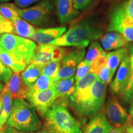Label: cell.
<instances>
[{
    "label": "cell",
    "mask_w": 133,
    "mask_h": 133,
    "mask_svg": "<svg viewBox=\"0 0 133 133\" xmlns=\"http://www.w3.org/2000/svg\"><path fill=\"white\" fill-rule=\"evenodd\" d=\"M65 100L57 99L43 116L45 129L50 133H82L80 123L70 112Z\"/></svg>",
    "instance_id": "6da1fadb"
},
{
    "label": "cell",
    "mask_w": 133,
    "mask_h": 133,
    "mask_svg": "<svg viewBox=\"0 0 133 133\" xmlns=\"http://www.w3.org/2000/svg\"><path fill=\"white\" fill-rule=\"evenodd\" d=\"M103 33L102 30L92 21L84 20L71 26L51 44L61 47L85 48L90 42L102 37Z\"/></svg>",
    "instance_id": "7a4b0ae2"
},
{
    "label": "cell",
    "mask_w": 133,
    "mask_h": 133,
    "mask_svg": "<svg viewBox=\"0 0 133 133\" xmlns=\"http://www.w3.org/2000/svg\"><path fill=\"white\" fill-rule=\"evenodd\" d=\"M6 126L24 132H34L41 128V123L32 105L24 99H15Z\"/></svg>",
    "instance_id": "3957f363"
},
{
    "label": "cell",
    "mask_w": 133,
    "mask_h": 133,
    "mask_svg": "<svg viewBox=\"0 0 133 133\" xmlns=\"http://www.w3.org/2000/svg\"><path fill=\"white\" fill-rule=\"evenodd\" d=\"M37 44L27 38L11 33L0 36V48L18 62L29 65Z\"/></svg>",
    "instance_id": "277c9868"
},
{
    "label": "cell",
    "mask_w": 133,
    "mask_h": 133,
    "mask_svg": "<svg viewBox=\"0 0 133 133\" xmlns=\"http://www.w3.org/2000/svg\"><path fill=\"white\" fill-rule=\"evenodd\" d=\"M107 85L99 78L91 88L89 97L74 108L79 114L88 117H94L101 112L105 102Z\"/></svg>",
    "instance_id": "5b68a950"
},
{
    "label": "cell",
    "mask_w": 133,
    "mask_h": 133,
    "mask_svg": "<svg viewBox=\"0 0 133 133\" xmlns=\"http://www.w3.org/2000/svg\"><path fill=\"white\" fill-rule=\"evenodd\" d=\"M54 10L50 0H42L30 7L20 9L19 17L32 25L39 26L46 24Z\"/></svg>",
    "instance_id": "8992f818"
},
{
    "label": "cell",
    "mask_w": 133,
    "mask_h": 133,
    "mask_svg": "<svg viewBox=\"0 0 133 133\" xmlns=\"http://www.w3.org/2000/svg\"><path fill=\"white\" fill-rule=\"evenodd\" d=\"M66 54V49L54 44H39L33 52L30 64L44 65L54 61H62Z\"/></svg>",
    "instance_id": "52a82bcc"
},
{
    "label": "cell",
    "mask_w": 133,
    "mask_h": 133,
    "mask_svg": "<svg viewBox=\"0 0 133 133\" xmlns=\"http://www.w3.org/2000/svg\"><path fill=\"white\" fill-rule=\"evenodd\" d=\"M130 70L131 62L129 53L119 65L115 77L110 85L109 91L111 96L120 98L123 101L124 92L129 83Z\"/></svg>",
    "instance_id": "ba28073f"
},
{
    "label": "cell",
    "mask_w": 133,
    "mask_h": 133,
    "mask_svg": "<svg viewBox=\"0 0 133 133\" xmlns=\"http://www.w3.org/2000/svg\"><path fill=\"white\" fill-rule=\"evenodd\" d=\"M58 99L52 85L46 90L36 93H28L26 100L43 117Z\"/></svg>",
    "instance_id": "9c48e42d"
},
{
    "label": "cell",
    "mask_w": 133,
    "mask_h": 133,
    "mask_svg": "<svg viewBox=\"0 0 133 133\" xmlns=\"http://www.w3.org/2000/svg\"><path fill=\"white\" fill-rule=\"evenodd\" d=\"M85 54L84 48H78L66 54L61 61L59 70L54 81L74 76L78 65L82 61Z\"/></svg>",
    "instance_id": "30bf717a"
},
{
    "label": "cell",
    "mask_w": 133,
    "mask_h": 133,
    "mask_svg": "<svg viewBox=\"0 0 133 133\" xmlns=\"http://www.w3.org/2000/svg\"><path fill=\"white\" fill-rule=\"evenodd\" d=\"M105 113L109 123L114 126H123L129 116L126 110L119 102L116 97L112 96L108 99Z\"/></svg>",
    "instance_id": "8fae6325"
},
{
    "label": "cell",
    "mask_w": 133,
    "mask_h": 133,
    "mask_svg": "<svg viewBox=\"0 0 133 133\" xmlns=\"http://www.w3.org/2000/svg\"><path fill=\"white\" fill-rule=\"evenodd\" d=\"M97 78V75L89 72L83 78L75 83V92L69 97L73 107L84 102L89 97L92 86Z\"/></svg>",
    "instance_id": "7c38bea8"
},
{
    "label": "cell",
    "mask_w": 133,
    "mask_h": 133,
    "mask_svg": "<svg viewBox=\"0 0 133 133\" xmlns=\"http://www.w3.org/2000/svg\"><path fill=\"white\" fill-rule=\"evenodd\" d=\"M3 88L15 99H26L29 91V87L25 84L20 73H15Z\"/></svg>",
    "instance_id": "4fadbf2b"
},
{
    "label": "cell",
    "mask_w": 133,
    "mask_h": 133,
    "mask_svg": "<svg viewBox=\"0 0 133 133\" xmlns=\"http://www.w3.org/2000/svg\"><path fill=\"white\" fill-rule=\"evenodd\" d=\"M66 31V26L37 29L35 30L32 39L39 44H50L61 37Z\"/></svg>",
    "instance_id": "5bb4252c"
},
{
    "label": "cell",
    "mask_w": 133,
    "mask_h": 133,
    "mask_svg": "<svg viewBox=\"0 0 133 133\" xmlns=\"http://www.w3.org/2000/svg\"><path fill=\"white\" fill-rule=\"evenodd\" d=\"M56 12L60 22L65 24L76 19L79 11L75 8L72 0H55Z\"/></svg>",
    "instance_id": "9a60e30c"
},
{
    "label": "cell",
    "mask_w": 133,
    "mask_h": 133,
    "mask_svg": "<svg viewBox=\"0 0 133 133\" xmlns=\"http://www.w3.org/2000/svg\"><path fill=\"white\" fill-rule=\"evenodd\" d=\"M112 128L105 115L98 114L88 123L82 133H108Z\"/></svg>",
    "instance_id": "2e32d148"
},
{
    "label": "cell",
    "mask_w": 133,
    "mask_h": 133,
    "mask_svg": "<svg viewBox=\"0 0 133 133\" xmlns=\"http://www.w3.org/2000/svg\"><path fill=\"white\" fill-rule=\"evenodd\" d=\"M52 86L57 94L58 99H69L75 91V76L54 81Z\"/></svg>",
    "instance_id": "e0dca14e"
},
{
    "label": "cell",
    "mask_w": 133,
    "mask_h": 133,
    "mask_svg": "<svg viewBox=\"0 0 133 133\" xmlns=\"http://www.w3.org/2000/svg\"><path fill=\"white\" fill-rule=\"evenodd\" d=\"M100 40L102 48L107 51L124 48L127 44L123 36L116 31H110L105 35L101 38Z\"/></svg>",
    "instance_id": "ac0fdd59"
},
{
    "label": "cell",
    "mask_w": 133,
    "mask_h": 133,
    "mask_svg": "<svg viewBox=\"0 0 133 133\" xmlns=\"http://www.w3.org/2000/svg\"><path fill=\"white\" fill-rule=\"evenodd\" d=\"M129 53L128 49L126 48H119V49L114 50L112 52L107 53V65L110 70L111 75L113 77L118 67L124 58L129 54Z\"/></svg>",
    "instance_id": "d6986e66"
},
{
    "label": "cell",
    "mask_w": 133,
    "mask_h": 133,
    "mask_svg": "<svg viewBox=\"0 0 133 133\" xmlns=\"http://www.w3.org/2000/svg\"><path fill=\"white\" fill-rule=\"evenodd\" d=\"M42 65L38 64H30L21 74L23 81L28 87H31L41 75Z\"/></svg>",
    "instance_id": "ffe728a7"
},
{
    "label": "cell",
    "mask_w": 133,
    "mask_h": 133,
    "mask_svg": "<svg viewBox=\"0 0 133 133\" xmlns=\"http://www.w3.org/2000/svg\"><path fill=\"white\" fill-rule=\"evenodd\" d=\"M3 98V109L0 114V130L4 129V125L6 124L12 110L13 102L11 94L3 88L1 91Z\"/></svg>",
    "instance_id": "44dd1931"
},
{
    "label": "cell",
    "mask_w": 133,
    "mask_h": 133,
    "mask_svg": "<svg viewBox=\"0 0 133 133\" xmlns=\"http://www.w3.org/2000/svg\"><path fill=\"white\" fill-rule=\"evenodd\" d=\"M12 23L14 25L15 35L17 34L19 36L27 39H32L36 30L32 25L21 17L15 20Z\"/></svg>",
    "instance_id": "7402d4cb"
},
{
    "label": "cell",
    "mask_w": 133,
    "mask_h": 133,
    "mask_svg": "<svg viewBox=\"0 0 133 133\" xmlns=\"http://www.w3.org/2000/svg\"><path fill=\"white\" fill-rule=\"evenodd\" d=\"M0 61L14 73H20L25 69L26 65L18 62L10 54L0 48Z\"/></svg>",
    "instance_id": "603a6c76"
},
{
    "label": "cell",
    "mask_w": 133,
    "mask_h": 133,
    "mask_svg": "<svg viewBox=\"0 0 133 133\" xmlns=\"http://www.w3.org/2000/svg\"><path fill=\"white\" fill-rule=\"evenodd\" d=\"M19 9L20 8L17 6L12 3H0V14L12 22L20 17Z\"/></svg>",
    "instance_id": "cb8c5ba5"
},
{
    "label": "cell",
    "mask_w": 133,
    "mask_h": 133,
    "mask_svg": "<svg viewBox=\"0 0 133 133\" xmlns=\"http://www.w3.org/2000/svg\"><path fill=\"white\" fill-rule=\"evenodd\" d=\"M54 80L51 78L48 77L45 75L41 74L33 85L29 88V93H36L39 91L46 90L51 87Z\"/></svg>",
    "instance_id": "d4e9b609"
},
{
    "label": "cell",
    "mask_w": 133,
    "mask_h": 133,
    "mask_svg": "<svg viewBox=\"0 0 133 133\" xmlns=\"http://www.w3.org/2000/svg\"><path fill=\"white\" fill-rule=\"evenodd\" d=\"M129 56H130L131 70H130V77H129V83L124 92L123 101L125 103L129 102L131 99L133 97V45L129 49Z\"/></svg>",
    "instance_id": "484cf974"
},
{
    "label": "cell",
    "mask_w": 133,
    "mask_h": 133,
    "mask_svg": "<svg viewBox=\"0 0 133 133\" xmlns=\"http://www.w3.org/2000/svg\"><path fill=\"white\" fill-rule=\"evenodd\" d=\"M102 46L97 41H92L86 53L84 61L91 64L96 58L104 52Z\"/></svg>",
    "instance_id": "4316f807"
},
{
    "label": "cell",
    "mask_w": 133,
    "mask_h": 133,
    "mask_svg": "<svg viewBox=\"0 0 133 133\" xmlns=\"http://www.w3.org/2000/svg\"><path fill=\"white\" fill-rule=\"evenodd\" d=\"M61 61H54L44 65L43 66L41 74L45 75L48 77L52 78L53 80L57 75L58 71L61 66Z\"/></svg>",
    "instance_id": "83f0119b"
},
{
    "label": "cell",
    "mask_w": 133,
    "mask_h": 133,
    "mask_svg": "<svg viewBox=\"0 0 133 133\" xmlns=\"http://www.w3.org/2000/svg\"><path fill=\"white\" fill-rule=\"evenodd\" d=\"M107 53L104 51L99 57L93 61L91 64V72L96 74L98 76L100 71L102 70V69L107 64Z\"/></svg>",
    "instance_id": "f1b7e54d"
},
{
    "label": "cell",
    "mask_w": 133,
    "mask_h": 133,
    "mask_svg": "<svg viewBox=\"0 0 133 133\" xmlns=\"http://www.w3.org/2000/svg\"><path fill=\"white\" fill-rule=\"evenodd\" d=\"M91 64L86 62L84 60H82L79 64L78 65L75 72V83L80 80L84 76L87 75L89 72H91Z\"/></svg>",
    "instance_id": "f546056e"
},
{
    "label": "cell",
    "mask_w": 133,
    "mask_h": 133,
    "mask_svg": "<svg viewBox=\"0 0 133 133\" xmlns=\"http://www.w3.org/2000/svg\"><path fill=\"white\" fill-rule=\"evenodd\" d=\"M5 33L15 35L14 25L12 22L6 19L0 14V35Z\"/></svg>",
    "instance_id": "4dcf8cb0"
},
{
    "label": "cell",
    "mask_w": 133,
    "mask_h": 133,
    "mask_svg": "<svg viewBox=\"0 0 133 133\" xmlns=\"http://www.w3.org/2000/svg\"><path fill=\"white\" fill-rule=\"evenodd\" d=\"M12 75V71L0 61V82L7 83Z\"/></svg>",
    "instance_id": "1f68e13d"
},
{
    "label": "cell",
    "mask_w": 133,
    "mask_h": 133,
    "mask_svg": "<svg viewBox=\"0 0 133 133\" xmlns=\"http://www.w3.org/2000/svg\"><path fill=\"white\" fill-rule=\"evenodd\" d=\"M98 78L100 80H101L105 85H109L111 83V81L113 78V76L111 75L110 70L106 65L104 68L102 69V70L100 71L99 74L98 75Z\"/></svg>",
    "instance_id": "d6a6232c"
},
{
    "label": "cell",
    "mask_w": 133,
    "mask_h": 133,
    "mask_svg": "<svg viewBox=\"0 0 133 133\" xmlns=\"http://www.w3.org/2000/svg\"><path fill=\"white\" fill-rule=\"evenodd\" d=\"M75 8L78 11L84 10L90 6L94 0H72Z\"/></svg>",
    "instance_id": "836d02e7"
},
{
    "label": "cell",
    "mask_w": 133,
    "mask_h": 133,
    "mask_svg": "<svg viewBox=\"0 0 133 133\" xmlns=\"http://www.w3.org/2000/svg\"><path fill=\"white\" fill-rule=\"evenodd\" d=\"M41 0H15V4L19 8H25Z\"/></svg>",
    "instance_id": "e575fe53"
},
{
    "label": "cell",
    "mask_w": 133,
    "mask_h": 133,
    "mask_svg": "<svg viewBox=\"0 0 133 133\" xmlns=\"http://www.w3.org/2000/svg\"><path fill=\"white\" fill-rule=\"evenodd\" d=\"M125 133H133V119L128 116L127 121L123 124Z\"/></svg>",
    "instance_id": "d590c367"
},
{
    "label": "cell",
    "mask_w": 133,
    "mask_h": 133,
    "mask_svg": "<svg viewBox=\"0 0 133 133\" xmlns=\"http://www.w3.org/2000/svg\"><path fill=\"white\" fill-rule=\"evenodd\" d=\"M4 131L6 133H34L33 132H24V131H21L14 128L6 126V127H4Z\"/></svg>",
    "instance_id": "8d00e7d4"
},
{
    "label": "cell",
    "mask_w": 133,
    "mask_h": 133,
    "mask_svg": "<svg viewBox=\"0 0 133 133\" xmlns=\"http://www.w3.org/2000/svg\"><path fill=\"white\" fill-rule=\"evenodd\" d=\"M108 133H125L123 126H116L113 127Z\"/></svg>",
    "instance_id": "74e56055"
},
{
    "label": "cell",
    "mask_w": 133,
    "mask_h": 133,
    "mask_svg": "<svg viewBox=\"0 0 133 133\" xmlns=\"http://www.w3.org/2000/svg\"><path fill=\"white\" fill-rule=\"evenodd\" d=\"M129 116L133 119V97L129 101Z\"/></svg>",
    "instance_id": "f35d334b"
},
{
    "label": "cell",
    "mask_w": 133,
    "mask_h": 133,
    "mask_svg": "<svg viewBox=\"0 0 133 133\" xmlns=\"http://www.w3.org/2000/svg\"><path fill=\"white\" fill-rule=\"evenodd\" d=\"M2 94V93H1ZM3 95L0 97V114H1V110H2L3 109Z\"/></svg>",
    "instance_id": "ab89813d"
},
{
    "label": "cell",
    "mask_w": 133,
    "mask_h": 133,
    "mask_svg": "<svg viewBox=\"0 0 133 133\" xmlns=\"http://www.w3.org/2000/svg\"><path fill=\"white\" fill-rule=\"evenodd\" d=\"M36 133H50V132H48L46 129H43V130L38 131V132H37Z\"/></svg>",
    "instance_id": "60d3db41"
},
{
    "label": "cell",
    "mask_w": 133,
    "mask_h": 133,
    "mask_svg": "<svg viewBox=\"0 0 133 133\" xmlns=\"http://www.w3.org/2000/svg\"><path fill=\"white\" fill-rule=\"evenodd\" d=\"M3 88H4V84H3V83L0 82V92L3 90Z\"/></svg>",
    "instance_id": "b9f144b4"
},
{
    "label": "cell",
    "mask_w": 133,
    "mask_h": 133,
    "mask_svg": "<svg viewBox=\"0 0 133 133\" xmlns=\"http://www.w3.org/2000/svg\"><path fill=\"white\" fill-rule=\"evenodd\" d=\"M11 1V0H0V3H6L8 1Z\"/></svg>",
    "instance_id": "7bdbcfd3"
},
{
    "label": "cell",
    "mask_w": 133,
    "mask_h": 133,
    "mask_svg": "<svg viewBox=\"0 0 133 133\" xmlns=\"http://www.w3.org/2000/svg\"><path fill=\"white\" fill-rule=\"evenodd\" d=\"M0 133H6V132H5L4 131V128L1 129V130H0Z\"/></svg>",
    "instance_id": "ee69618b"
},
{
    "label": "cell",
    "mask_w": 133,
    "mask_h": 133,
    "mask_svg": "<svg viewBox=\"0 0 133 133\" xmlns=\"http://www.w3.org/2000/svg\"><path fill=\"white\" fill-rule=\"evenodd\" d=\"M1 96H2V94H1V93H0V97H1Z\"/></svg>",
    "instance_id": "f6af8a7d"
}]
</instances>
